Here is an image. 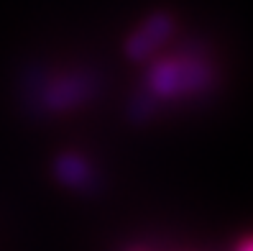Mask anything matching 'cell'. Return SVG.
Instances as JSON below:
<instances>
[{
    "mask_svg": "<svg viewBox=\"0 0 253 251\" xmlns=\"http://www.w3.org/2000/svg\"><path fill=\"white\" fill-rule=\"evenodd\" d=\"M100 90V77L92 69H74L49 75L46 69H34L23 77V95L36 113H69L92 100Z\"/></svg>",
    "mask_w": 253,
    "mask_h": 251,
    "instance_id": "1",
    "label": "cell"
},
{
    "mask_svg": "<svg viewBox=\"0 0 253 251\" xmlns=\"http://www.w3.org/2000/svg\"><path fill=\"white\" fill-rule=\"evenodd\" d=\"M215 85V72L200 51L156 59L146 75V93L156 100H176L184 95H202Z\"/></svg>",
    "mask_w": 253,
    "mask_h": 251,
    "instance_id": "2",
    "label": "cell"
},
{
    "mask_svg": "<svg viewBox=\"0 0 253 251\" xmlns=\"http://www.w3.org/2000/svg\"><path fill=\"white\" fill-rule=\"evenodd\" d=\"M174 34V18L169 13H154L148 16L136 31L126 41V54L133 62H143L151 54L161 49V44H167L169 36Z\"/></svg>",
    "mask_w": 253,
    "mask_h": 251,
    "instance_id": "3",
    "label": "cell"
},
{
    "mask_svg": "<svg viewBox=\"0 0 253 251\" xmlns=\"http://www.w3.org/2000/svg\"><path fill=\"white\" fill-rule=\"evenodd\" d=\"M54 174L64 187H72V190L87 193V190L97 187V172L92 167V161L84 159L82 154H74V151H67L62 156H56Z\"/></svg>",
    "mask_w": 253,
    "mask_h": 251,
    "instance_id": "4",
    "label": "cell"
},
{
    "mask_svg": "<svg viewBox=\"0 0 253 251\" xmlns=\"http://www.w3.org/2000/svg\"><path fill=\"white\" fill-rule=\"evenodd\" d=\"M156 105H159V100L151 95V93H136L133 95V100L128 102V115H130V121H136V123H141V121H148L154 113H156Z\"/></svg>",
    "mask_w": 253,
    "mask_h": 251,
    "instance_id": "5",
    "label": "cell"
},
{
    "mask_svg": "<svg viewBox=\"0 0 253 251\" xmlns=\"http://www.w3.org/2000/svg\"><path fill=\"white\" fill-rule=\"evenodd\" d=\"M238 251H253V241H246V244H241V249Z\"/></svg>",
    "mask_w": 253,
    "mask_h": 251,
    "instance_id": "6",
    "label": "cell"
},
{
    "mask_svg": "<svg viewBox=\"0 0 253 251\" xmlns=\"http://www.w3.org/2000/svg\"><path fill=\"white\" fill-rule=\"evenodd\" d=\"M130 251H143V249H130Z\"/></svg>",
    "mask_w": 253,
    "mask_h": 251,
    "instance_id": "7",
    "label": "cell"
}]
</instances>
